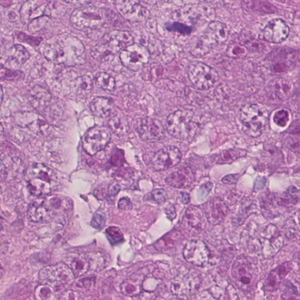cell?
Instances as JSON below:
<instances>
[{
  "mask_svg": "<svg viewBox=\"0 0 300 300\" xmlns=\"http://www.w3.org/2000/svg\"><path fill=\"white\" fill-rule=\"evenodd\" d=\"M73 85L75 93L78 96L85 97L92 92L94 84L91 77L83 74L75 79Z\"/></svg>",
  "mask_w": 300,
  "mask_h": 300,
  "instance_id": "27",
  "label": "cell"
},
{
  "mask_svg": "<svg viewBox=\"0 0 300 300\" xmlns=\"http://www.w3.org/2000/svg\"><path fill=\"white\" fill-rule=\"evenodd\" d=\"M182 159V153L175 146H166L155 154L152 167L157 171H163L177 166Z\"/></svg>",
  "mask_w": 300,
  "mask_h": 300,
  "instance_id": "13",
  "label": "cell"
},
{
  "mask_svg": "<svg viewBox=\"0 0 300 300\" xmlns=\"http://www.w3.org/2000/svg\"><path fill=\"white\" fill-rule=\"evenodd\" d=\"M166 213L169 217H170V218L172 219H174L176 213L174 206H171L170 208H167Z\"/></svg>",
  "mask_w": 300,
  "mask_h": 300,
  "instance_id": "45",
  "label": "cell"
},
{
  "mask_svg": "<svg viewBox=\"0 0 300 300\" xmlns=\"http://www.w3.org/2000/svg\"><path fill=\"white\" fill-rule=\"evenodd\" d=\"M24 77V73L20 70L9 69L2 65L0 78L2 81H18L23 80Z\"/></svg>",
  "mask_w": 300,
  "mask_h": 300,
  "instance_id": "33",
  "label": "cell"
},
{
  "mask_svg": "<svg viewBox=\"0 0 300 300\" xmlns=\"http://www.w3.org/2000/svg\"><path fill=\"white\" fill-rule=\"evenodd\" d=\"M204 211L208 222L212 225H217L223 222L229 209L223 200L214 198L206 202L204 205Z\"/></svg>",
  "mask_w": 300,
  "mask_h": 300,
  "instance_id": "18",
  "label": "cell"
},
{
  "mask_svg": "<svg viewBox=\"0 0 300 300\" xmlns=\"http://www.w3.org/2000/svg\"><path fill=\"white\" fill-rule=\"evenodd\" d=\"M100 43L113 56L134 44V38L129 31L118 29L105 34Z\"/></svg>",
  "mask_w": 300,
  "mask_h": 300,
  "instance_id": "11",
  "label": "cell"
},
{
  "mask_svg": "<svg viewBox=\"0 0 300 300\" xmlns=\"http://www.w3.org/2000/svg\"><path fill=\"white\" fill-rule=\"evenodd\" d=\"M238 118L243 132L250 137L257 138L261 136L267 125L269 116L259 105L248 103L240 108Z\"/></svg>",
  "mask_w": 300,
  "mask_h": 300,
  "instance_id": "5",
  "label": "cell"
},
{
  "mask_svg": "<svg viewBox=\"0 0 300 300\" xmlns=\"http://www.w3.org/2000/svg\"><path fill=\"white\" fill-rule=\"evenodd\" d=\"M232 276L239 288L243 291H250L256 286V269L253 264L245 257L236 259L232 266Z\"/></svg>",
  "mask_w": 300,
  "mask_h": 300,
  "instance_id": "8",
  "label": "cell"
},
{
  "mask_svg": "<svg viewBox=\"0 0 300 300\" xmlns=\"http://www.w3.org/2000/svg\"><path fill=\"white\" fill-rule=\"evenodd\" d=\"M185 260L197 267H204L208 264L210 251L207 246L199 239L191 240L188 242L182 250Z\"/></svg>",
  "mask_w": 300,
  "mask_h": 300,
  "instance_id": "14",
  "label": "cell"
},
{
  "mask_svg": "<svg viewBox=\"0 0 300 300\" xmlns=\"http://www.w3.org/2000/svg\"><path fill=\"white\" fill-rule=\"evenodd\" d=\"M90 110L97 118L106 119L110 117L114 110V106L109 99L98 96L95 97L89 104Z\"/></svg>",
  "mask_w": 300,
  "mask_h": 300,
  "instance_id": "25",
  "label": "cell"
},
{
  "mask_svg": "<svg viewBox=\"0 0 300 300\" xmlns=\"http://www.w3.org/2000/svg\"><path fill=\"white\" fill-rule=\"evenodd\" d=\"M3 100V86H2V88H1V103H2Z\"/></svg>",
  "mask_w": 300,
  "mask_h": 300,
  "instance_id": "47",
  "label": "cell"
},
{
  "mask_svg": "<svg viewBox=\"0 0 300 300\" xmlns=\"http://www.w3.org/2000/svg\"><path fill=\"white\" fill-rule=\"evenodd\" d=\"M273 120L277 126L284 127L289 121V114L286 110H280L276 113Z\"/></svg>",
  "mask_w": 300,
  "mask_h": 300,
  "instance_id": "39",
  "label": "cell"
},
{
  "mask_svg": "<svg viewBox=\"0 0 300 300\" xmlns=\"http://www.w3.org/2000/svg\"><path fill=\"white\" fill-rule=\"evenodd\" d=\"M181 195V202L182 203L187 204H189L190 201V198L189 194L186 193H182Z\"/></svg>",
  "mask_w": 300,
  "mask_h": 300,
  "instance_id": "46",
  "label": "cell"
},
{
  "mask_svg": "<svg viewBox=\"0 0 300 300\" xmlns=\"http://www.w3.org/2000/svg\"><path fill=\"white\" fill-rule=\"evenodd\" d=\"M167 132L177 139L190 140L196 136L200 125L194 112L188 108H181L171 113L166 121Z\"/></svg>",
  "mask_w": 300,
  "mask_h": 300,
  "instance_id": "2",
  "label": "cell"
},
{
  "mask_svg": "<svg viewBox=\"0 0 300 300\" xmlns=\"http://www.w3.org/2000/svg\"><path fill=\"white\" fill-rule=\"evenodd\" d=\"M107 217L104 210L100 209L94 213L91 221L92 227L96 230H102L106 222Z\"/></svg>",
  "mask_w": 300,
  "mask_h": 300,
  "instance_id": "36",
  "label": "cell"
},
{
  "mask_svg": "<svg viewBox=\"0 0 300 300\" xmlns=\"http://www.w3.org/2000/svg\"><path fill=\"white\" fill-rule=\"evenodd\" d=\"M195 181V174L190 167H182L172 172L166 179L169 186L178 189H185L193 184Z\"/></svg>",
  "mask_w": 300,
  "mask_h": 300,
  "instance_id": "23",
  "label": "cell"
},
{
  "mask_svg": "<svg viewBox=\"0 0 300 300\" xmlns=\"http://www.w3.org/2000/svg\"><path fill=\"white\" fill-rule=\"evenodd\" d=\"M286 133L290 134H300V119L292 122Z\"/></svg>",
  "mask_w": 300,
  "mask_h": 300,
  "instance_id": "42",
  "label": "cell"
},
{
  "mask_svg": "<svg viewBox=\"0 0 300 300\" xmlns=\"http://www.w3.org/2000/svg\"><path fill=\"white\" fill-rule=\"evenodd\" d=\"M41 51L48 61L57 65L74 66L85 62V48L77 37L63 33L46 41Z\"/></svg>",
  "mask_w": 300,
  "mask_h": 300,
  "instance_id": "1",
  "label": "cell"
},
{
  "mask_svg": "<svg viewBox=\"0 0 300 300\" xmlns=\"http://www.w3.org/2000/svg\"><path fill=\"white\" fill-rule=\"evenodd\" d=\"M114 6L118 13L130 22H141L149 14L148 10L136 1H115Z\"/></svg>",
  "mask_w": 300,
  "mask_h": 300,
  "instance_id": "16",
  "label": "cell"
},
{
  "mask_svg": "<svg viewBox=\"0 0 300 300\" xmlns=\"http://www.w3.org/2000/svg\"><path fill=\"white\" fill-rule=\"evenodd\" d=\"M135 127L141 139L149 142L163 140L166 134L162 124L158 120L149 117L137 120Z\"/></svg>",
  "mask_w": 300,
  "mask_h": 300,
  "instance_id": "12",
  "label": "cell"
},
{
  "mask_svg": "<svg viewBox=\"0 0 300 300\" xmlns=\"http://www.w3.org/2000/svg\"><path fill=\"white\" fill-rule=\"evenodd\" d=\"M104 11L95 6L80 7L73 11L70 22L79 31L92 32L99 31L106 24Z\"/></svg>",
  "mask_w": 300,
  "mask_h": 300,
  "instance_id": "6",
  "label": "cell"
},
{
  "mask_svg": "<svg viewBox=\"0 0 300 300\" xmlns=\"http://www.w3.org/2000/svg\"><path fill=\"white\" fill-rule=\"evenodd\" d=\"M247 152L245 149L235 148L224 150L216 157L217 164H231L234 161L246 156Z\"/></svg>",
  "mask_w": 300,
  "mask_h": 300,
  "instance_id": "28",
  "label": "cell"
},
{
  "mask_svg": "<svg viewBox=\"0 0 300 300\" xmlns=\"http://www.w3.org/2000/svg\"><path fill=\"white\" fill-rule=\"evenodd\" d=\"M166 29L169 32L178 33L182 35H190L193 30L191 26L178 21L167 23Z\"/></svg>",
  "mask_w": 300,
  "mask_h": 300,
  "instance_id": "34",
  "label": "cell"
},
{
  "mask_svg": "<svg viewBox=\"0 0 300 300\" xmlns=\"http://www.w3.org/2000/svg\"><path fill=\"white\" fill-rule=\"evenodd\" d=\"M230 34L226 24L217 21H213L208 24L205 31L196 41L191 51L196 57H202L209 53L213 48L224 44Z\"/></svg>",
  "mask_w": 300,
  "mask_h": 300,
  "instance_id": "4",
  "label": "cell"
},
{
  "mask_svg": "<svg viewBox=\"0 0 300 300\" xmlns=\"http://www.w3.org/2000/svg\"><path fill=\"white\" fill-rule=\"evenodd\" d=\"M248 5H243L247 8L257 11L262 14H272L277 12V9L272 4L267 2H245Z\"/></svg>",
  "mask_w": 300,
  "mask_h": 300,
  "instance_id": "32",
  "label": "cell"
},
{
  "mask_svg": "<svg viewBox=\"0 0 300 300\" xmlns=\"http://www.w3.org/2000/svg\"><path fill=\"white\" fill-rule=\"evenodd\" d=\"M187 74L191 84L200 91L212 89L219 80V72L215 67L200 61L189 63Z\"/></svg>",
  "mask_w": 300,
  "mask_h": 300,
  "instance_id": "7",
  "label": "cell"
},
{
  "mask_svg": "<svg viewBox=\"0 0 300 300\" xmlns=\"http://www.w3.org/2000/svg\"><path fill=\"white\" fill-rule=\"evenodd\" d=\"M16 36L17 40L20 42L28 44L33 47L39 46L43 41L42 37L33 36L21 32H17Z\"/></svg>",
  "mask_w": 300,
  "mask_h": 300,
  "instance_id": "37",
  "label": "cell"
},
{
  "mask_svg": "<svg viewBox=\"0 0 300 300\" xmlns=\"http://www.w3.org/2000/svg\"><path fill=\"white\" fill-rule=\"evenodd\" d=\"M111 139L110 130L104 126H94L85 134L82 145L86 153L95 156L102 151Z\"/></svg>",
  "mask_w": 300,
  "mask_h": 300,
  "instance_id": "10",
  "label": "cell"
},
{
  "mask_svg": "<svg viewBox=\"0 0 300 300\" xmlns=\"http://www.w3.org/2000/svg\"><path fill=\"white\" fill-rule=\"evenodd\" d=\"M199 277L191 275H179L170 281L172 294L181 300L189 298L200 286Z\"/></svg>",
  "mask_w": 300,
  "mask_h": 300,
  "instance_id": "15",
  "label": "cell"
},
{
  "mask_svg": "<svg viewBox=\"0 0 300 300\" xmlns=\"http://www.w3.org/2000/svg\"><path fill=\"white\" fill-rule=\"evenodd\" d=\"M119 59L126 68L133 72H138L148 64L150 53L145 46L134 43L119 54Z\"/></svg>",
  "mask_w": 300,
  "mask_h": 300,
  "instance_id": "9",
  "label": "cell"
},
{
  "mask_svg": "<svg viewBox=\"0 0 300 300\" xmlns=\"http://www.w3.org/2000/svg\"><path fill=\"white\" fill-rule=\"evenodd\" d=\"M168 199L166 191L163 189L153 190L148 195V200H151L156 204H161L166 202Z\"/></svg>",
  "mask_w": 300,
  "mask_h": 300,
  "instance_id": "38",
  "label": "cell"
},
{
  "mask_svg": "<svg viewBox=\"0 0 300 300\" xmlns=\"http://www.w3.org/2000/svg\"><path fill=\"white\" fill-rule=\"evenodd\" d=\"M49 2L27 1L22 5L20 15L22 23L29 24L34 19L47 15Z\"/></svg>",
  "mask_w": 300,
  "mask_h": 300,
  "instance_id": "19",
  "label": "cell"
},
{
  "mask_svg": "<svg viewBox=\"0 0 300 300\" xmlns=\"http://www.w3.org/2000/svg\"><path fill=\"white\" fill-rule=\"evenodd\" d=\"M243 45L250 51H258L261 48V44L254 40L245 41Z\"/></svg>",
  "mask_w": 300,
  "mask_h": 300,
  "instance_id": "41",
  "label": "cell"
},
{
  "mask_svg": "<svg viewBox=\"0 0 300 300\" xmlns=\"http://www.w3.org/2000/svg\"><path fill=\"white\" fill-rule=\"evenodd\" d=\"M108 128L117 136H123L127 132V130L126 120L121 115H115L108 121Z\"/></svg>",
  "mask_w": 300,
  "mask_h": 300,
  "instance_id": "29",
  "label": "cell"
},
{
  "mask_svg": "<svg viewBox=\"0 0 300 300\" xmlns=\"http://www.w3.org/2000/svg\"><path fill=\"white\" fill-rule=\"evenodd\" d=\"M204 212L198 206L191 205L185 211L182 224L191 230L200 231L204 224Z\"/></svg>",
  "mask_w": 300,
  "mask_h": 300,
  "instance_id": "24",
  "label": "cell"
},
{
  "mask_svg": "<svg viewBox=\"0 0 300 300\" xmlns=\"http://www.w3.org/2000/svg\"><path fill=\"white\" fill-rule=\"evenodd\" d=\"M292 268L291 262H286L273 269L270 272L265 281L264 290L266 291H273L278 289L285 277L291 271Z\"/></svg>",
  "mask_w": 300,
  "mask_h": 300,
  "instance_id": "22",
  "label": "cell"
},
{
  "mask_svg": "<svg viewBox=\"0 0 300 300\" xmlns=\"http://www.w3.org/2000/svg\"><path fill=\"white\" fill-rule=\"evenodd\" d=\"M95 83L104 91H113L116 88V80L114 77L106 72H99L96 74Z\"/></svg>",
  "mask_w": 300,
  "mask_h": 300,
  "instance_id": "31",
  "label": "cell"
},
{
  "mask_svg": "<svg viewBox=\"0 0 300 300\" xmlns=\"http://www.w3.org/2000/svg\"><path fill=\"white\" fill-rule=\"evenodd\" d=\"M30 53L21 44H15L7 52L5 65L7 68L19 70L30 58Z\"/></svg>",
  "mask_w": 300,
  "mask_h": 300,
  "instance_id": "21",
  "label": "cell"
},
{
  "mask_svg": "<svg viewBox=\"0 0 300 300\" xmlns=\"http://www.w3.org/2000/svg\"><path fill=\"white\" fill-rule=\"evenodd\" d=\"M240 177L239 174H231L225 176L222 179V181L224 184L232 185L238 182Z\"/></svg>",
  "mask_w": 300,
  "mask_h": 300,
  "instance_id": "43",
  "label": "cell"
},
{
  "mask_svg": "<svg viewBox=\"0 0 300 300\" xmlns=\"http://www.w3.org/2000/svg\"><path fill=\"white\" fill-rule=\"evenodd\" d=\"M27 98L30 105L35 110L44 111L50 106L52 95L47 88L40 85H36L29 90Z\"/></svg>",
  "mask_w": 300,
  "mask_h": 300,
  "instance_id": "20",
  "label": "cell"
},
{
  "mask_svg": "<svg viewBox=\"0 0 300 300\" xmlns=\"http://www.w3.org/2000/svg\"><path fill=\"white\" fill-rule=\"evenodd\" d=\"M118 207L121 210H130L132 208V203L129 198H123L119 202Z\"/></svg>",
  "mask_w": 300,
  "mask_h": 300,
  "instance_id": "44",
  "label": "cell"
},
{
  "mask_svg": "<svg viewBox=\"0 0 300 300\" xmlns=\"http://www.w3.org/2000/svg\"><path fill=\"white\" fill-rule=\"evenodd\" d=\"M52 18L47 15H44L32 20L28 25V29L30 32L36 33L51 27Z\"/></svg>",
  "mask_w": 300,
  "mask_h": 300,
  "instance_id": "30",
  "label": "cell"
},
{
  "mask_svg": "<svg viewBox=\"0 0 300 300\" xmlns=\"http://www.w3.org/2000/svg\"><path fill=\"white\" fill-rule=\"evenodd\" d=\"M290 32L286 22L280 18H274L262 30V39L269 43L280 44L286 40Z\"/></svg>",
  "mask_w": 300,
  "mask_h": 300,
  "instance_id": "17",
  "label": "cell"
},
{
  "mask_svg": "<svg viewBox=\"0 0 300 300\" xmlns=\"http://www.w3.org/2000/svg\"><path fill=\"white\" fill-rule=\"evenodd\" d=\"M51 215L50 209L43 201L32 202L28 210V217L33 222H41L47 220Z\"/></svg>",
  "mask_w": 300,
  "mask_h": 300,
  "instance_id": "26",
  "label": "cell"
},
{
  "mask_svg": "<svg viewBox=\"0 0 300 300\" xmlns=\"http://www.w3.org/2000/svg\"><path fill=\"white\" fill-rule=\"evenodd\" d=\"M25 179L29 193L37 197L50 194L56 181L53 170L41 163L33 164L29 166L25 171Z\"/></svg>",
  "mask_w": 300,
  "mask_h": 300,
  "instance_id": "3",
  "label": "cell"
},
{
  "mask_svg": "<svg viewBox=\"0 0 300 300\" xmlns=\"http://www.w3.org/2000/svg\"><path fill=\"white\" fill-rule=\"evenodd\" d=\"M281 300H300L298 291L293 286L286 285L281 296Z\"/></svg>",
  "mask_w": 300,
  "mask_h": 300,
  "instance_id": "40",
  "label": "cell"
},
{
  "mask_svg": "<svg viewBox=\"0 0 300 300\" xmlns=\"http://www.w3.org/2000/svg\"><path fill=\"white\" fill-rule=\"evenodd\" d=\"M106 234L108 241L112 245H116L123 241L124 236L122 232L117 227H111L107 228Z\"/></svg>",
  "mask_w": 300,
  "mask_h": 300,
  "instance_id": "35",
  "label": "cell"
}]
</instances>
